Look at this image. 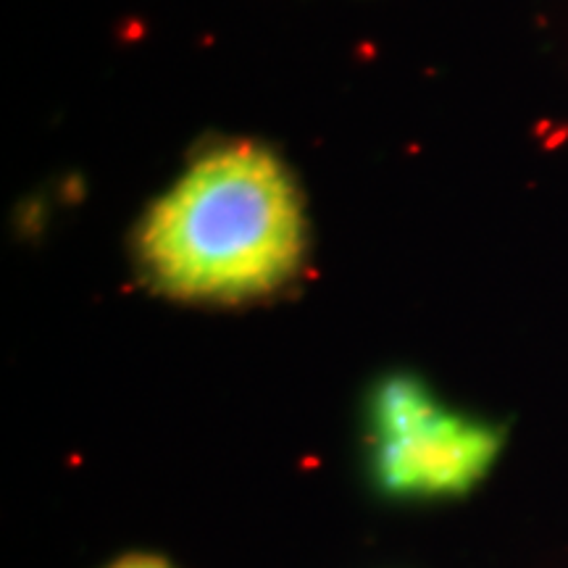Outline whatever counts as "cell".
<instances>
[{
  "label": "cell",
  "mask_w": 568,
  "mask_h": 568,
  "mask_svg": "<svg viewBox=\"0 0 568 568\" xmlns=\"http://www.w3.org/2000/svg\"><path fill=\"white\" fill-rule=\"evenodd\" d=\"M372 468L395 497H456L487 477L500 432L456 414L416 376L397 374L374 389L368 403Z\"/></svg>",
  "instance_id": "obj_2"
},
{
  "label": "cell",
  "mask_w": 568,
  "mask_h": 568,
  "mask_svg": "<svg viewBox=\"0 0 568 568\" xmlns=\"http://www.w3.org/2000/svg\"><path fill=\"white\" fill-rule=\"evenodd\" d=\"M111 568H172V566L163 564L161 558H153V556H130L119 560V564H113Z\"/></svg>",
  "instance_id": "obj_3"
},
{
  "label": "cell",
  "mask_w": 568,
  "mask_h": 568,
  "mask_svg": "<svg viewBox=\"0 0 568 568\" xmlns=\"http://www.w3.org/2000/svg\"><path fill=\"white\" fill-rule=\"evenodd\" d=\"M305 255L303 197L287 166L234 142L190 163L138 230L142 274L193 303H245L280 290Z\"/></svg>",
  "instance_id": "obj_1"
}]
</instances>
